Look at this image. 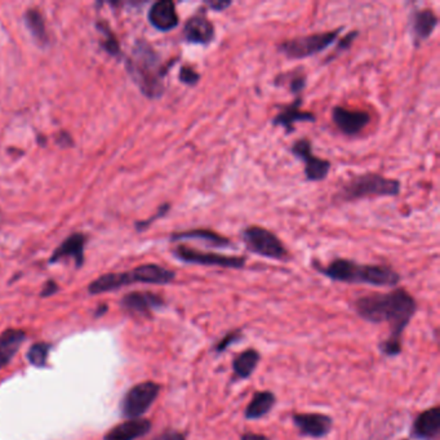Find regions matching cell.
I'll list each match as a JSON object with an SVG mask.
<instances>
[{
	"mask_svg": "<svg viewBox=\"0 0 440 440\" xmlns=\"http://www.w3.org/2000/svg\"><path fill=\"white\" fill-rule=\"evenodd\" d=\"M173 63L174 61L163 65L157 51L147 41H138L127 69L145 96L157 100L164 93V78Z\"/></svg>",
	"mask_w": 440,
	"mask_h": 440,
	"instance_id": "obj_3",
	"label": "cell"
},
{
	"mask_svg": "<svg viewBox=\"0 0 440 440\" xmlns=\"http://www.w3.org/2000/svg\"><path fill=\"white\" fill-rule=\"evenodd\" d=\"M276 403V398L274 392H268V390L257 392L252 397L251 402L248 403L247 408L244 411V417L249 421L260 420L273 411Z\"/></svg>",
	"mask_w": 440,
	"mask_h": 440,
	"instance_id": "obj_23",
	"label": "cell"
},
{
	"mask_svg": "<svg viewBox=\"0 0 440 440\" xmlns=\"http://www.w3.org/2000/svg\"><path fill=\"white\" fill-rule=\"evenodd\" d=\"M172 253L179 261L185 262L189 265L241 270L247 263V257L244 256L221 255L216 252H204V251H199L195 248L187 247L185 244L174 248Z\"/></svg>",
	"mask_w": 440,
	"mask_h": 440,
	"instance_id": "obj_8",
	"label": "cell"
},
{
	"mask_svg": "<svg viewBox=\"0 0 440 440\" xmlns=\"http://www.w3.org/2000/svg\"><path fill=\"white\" fill-rule=\"evenodd\" d=\"M241 440H270V438L262 434L244 433L241 435Z\"/></svg>",
	"mask_w": 440,
	"mask_h": 440,
	"instance_id": "obj_36",
	"label": "cell"
},
{
	"mask_svg": "<svg viewBox=\"0 0 440 440\" xmlns=\"http://www.w3.org/2000/svg\"><path fill=\"white\" fill-rule=\"evenodd\" d=\"M184 39L189 44L209 46L216 39L214 22L206 16V8H199L197 14L189 17L184 26Z\"/></svg>",
	"mask_w": 440,
	"mask_h": 440,
	"instance_id": "obj_11",
	"label": "cell"
},
{
	"mask_svg": "<svg viewBox=\"0 0 440 440\" xmlns=\"http://www.w3.org/2000/svg\"><path fill=\"white\" fill-rule=\"evenodd\" d=\"M411 34L416 47L421 46V43L426 41L434 34L435 28L439 25V17L430 8L414 9L411 19Z\"/></svg>",
	"mask_w": 440,
	"mask_h": 440,
	"instance_id": "obj_16",
	"label": "cell"
},
{
	"mask_svg": "<svg viewBox=\"0 0 440 440\" xmlns=\"http://www.w3.org/2000/svg\"><path fill=\"white\" fill-rule=\"evenodd\" d=\"M292 421L298 433L314 439L327 436L333 427V420L322 413H296L292 416Z\"/></svg>",
	"mask_w": 440,
	"mask_h": 440,
	"instance_id": "obj_14",
	"label": "cell"
},
{
	"mask_svg": "<svg viewBox=\"0 0 440 440\" xmlns=\"http://www.w3.org/2000/svg\"><path fill=\"white\" fill-rule=\"evenodd\" d=\"M26 340V333L22 330H7L0 335V370L9 365Z\"/></svg>",
	"mask_w": 440,
	"mask_h": 440,
	"instance_id": "obj_22",
	"label": "cell"
},
{
	"mask_svg": "<svg viewBox=\"0 0 440 440\" xmlns=\"http://www.w3.org/2000/svg\"><path fill=\"white\" fill-rule=\"evenodd\" d=\"M149 22L159 31H171L179 23L176 4L172 0H159L149 11Z\"/></svg>",
	"mask_w": 440,
	"mask_h": 440,
	"instance_id": "obj_18",
	"label": "cell"
},
{
	"mask_svg": "<svg viewBox=\"0 0 440 440\" xmlns=\"http://www.w3.org/2000/svg\"><path fill=\"white\" fill-rule=\"evenodd\" d=\"M290 152L295 158L303 163V174L309 182H322L328 177L330 172V160L319 158L313 154V144L309 138L297 140L290 146Z\"/></svg>",
	"mask_w": 440,
	"mask_h": 440,
	"instance_id": "obj_10",
	"label": "cell"
},
{
	"mask_svg": "<svg viewBox=\"0 0 440 440\" xmlns=\"http://www.w3.org/2000/svg\"><path fill=\"white\" fill-rule=\"evenodd\" d=\"M174 279L176 273L173 270L163 268L157 263H146L127 273H110L100 276L95 282L90 283L88 290L90 295H100L125 286H131L133 283L165 286L174 282Z\"/></svg>",
	"mask_w": 440,
	"mask_h": 440,
	"instance_id": "obj_4",
	"label": "cell"
},
{
	"mask_svg": "<svg viewBox=\"0 0 440 440\" xmlns=\"http://www.w3.org/2000/svg\"><path fill=\"white\" fill-rule=\"evenodd\" d=\"M84 244H85L84 235L79 233L70 235L69 238L56 249L55 253L49 260V263H56L66 257H71L75 261L76 268H80L84 263Z\"/></svg>",
	"mask_w": 440,
	"mask_h": 440,
	"instance_id": "obj_21",
	"label": "cell"
},
{
	"mask_svg": "<svg viewBox=\"0 0 440 440\" xmlns=\"http://www.w3.org/2000/svg\"><path fill=\"white\" fill-rule=\"evenodd\" d=\"M49 350H51V345L44 344V342H38L34 344L28 351V363L34 365L36 368H43L47 365V359H48Z\"/></svg>",
	"mask_w": 440,
	"mask_h": 440,
	"instance_id": "obj_27",
	"label": "cell"
},
{
	"mask_svg": "<svg viewBox=\"0 0 440 440\" xmlns=\"http://www.w3.org/2000/svg\"><path fill=\"white\" fill-rule=\"evenodd\" d=\"M241 337H243V336H241V330H233V332H230V333H226L224 337L221 338L220 342L216 345L214 351L219 352V354H220V352H224V351H226L231 345L238 342Z\"/></svg>",
	"mask_w": 440,
	"mask_h": 440,
	"instance_id": "obj_30",
	"label": "cell"
},
{
	"mask_svg": "<svg viewBox=\"0 0 440 440\" xmlns=\"http://www.w3.org/2000/svg\"><path fill=\"white\" fill-rule=\"evenodd\" d=\"M171 241H198L204 243L208 247L221 248V249L222 248L226 249V248H231L235 246L230 238H227L225 235H221L220 233L211 230V229H204V227L173 233L171 235Z\"/></svg>",
	"mask_w": 440,
	"mask_h": 440,
	"instance_id": "obj_17",
	"label": "cell"
},
{
	"mask_svg": "<svg viewBox=\"0 0 440 440\" xmlns=\"http://www.w3.org/2000/svg\"><path fill=\"white\" fill-rule=\"evenodd\" d=\"M314 268L333 282L395 287L402 281L398 271L386 265H365L347 258H335L327 266L314 262Z\"/></svg>",
	"mask_w": 440,
	"mask_h": 440,
	"instance_id": "obj_2",
	"label": "cell"
},
{
	"mask_svg": "<svg viewBox=\"0 0 440 440\" xmlns=\"http://www.w3.org/2000/svg\"><path fill=\"white\" fill-rule=\"evenodd\" d=\"M152 430V422L145 419L127 420L110 429L103 440H136Z\"/></svg>",
	"mask_w": 440,
	"mask_h": 440,
	"instance_id": "obj_20",
	"label": "cell"
},
{
	"mask_svg": "<svg viewBox=\"0 0 440 440\" xmlns=\"http://www.w3.org/2000/svg\"><path fill=\"white\" fill-rule=\"evenodd\" d=\"M97 28L101 30V33L105 35V43L103 47L112 56L120 55V48H119V43H117L115 35L111 33L110 28H108L106 23H98Z\"/></svg>",
	"mask_w": 440,
	"mask_h": 440,
	"instance_id": "obj_28",
	"label": "cell"
},
{
	"mask_svg": "<svg viewBox=\"0 0 440 440\" xmlns=\"http://www.w3.org/2000/svg\"><path fill=\"white\" fill-rule=\"evenodd\" d=\"M358 35L359 33L357 30H352L350 33H347V34L345 35L344 38L340 39V41H338L337 47L335 49V55L332 56L330 58H335L336 56H340L341 53L346 52V51H349L351 46H352V43L355 41V38H357Z\"/></svg>",
	"mask_w": 440,
	"mask_h": 440,
	"instance_id": "obj_31",
	"label": "cell"
},
{
	"mask_svg": "<svg viewBox=\"0 0 440 440\" xmlns=\"http://www.w3.org/2000/svg\"><path fill=\"white\" fill-rule=\"evenodd\" d=\"M303 103V97L298 96L295 97V100L288 105L279 106L281 111L273 117L271 124L274 127H281L287 135H290L296 131V127H295L296 123H301V122L315 123L317 117L314 112L301 110Z\"/></svg>",
	"mask_w": 440,
	"mask_h": 440,
	"instance_id": "obj_13",
	"label": "cell"
},
{
	"mask_svg": "<svg viewBox=\"0 0 440 440\" xmlns=\"http://www.w3.org/2000/svg\"><path fill=\"white\" fill-rule=\"evenodd\" d=\"M120 305L125 311L136 315H150L152 311L164 306V298L152 292H132L122 298Z\"/></svg>",
	"mask_w": 440,
	"mask_h": 440,
	"instance_id": "obj_15",
	"label": "cell"
},
{
	"mask_svg": "<svg viewBox=\"0 0 440 440\" xmlns=\"http://www.w3.org/2000/svg\"><path fill=\"white\" fill-rule=\"evenodd\" d=\"M402 192L399 179L385 177L379 173H362L347 179L338 190V201L351 203L371 198H394Z\"/></svg>",
	"mask_w": 440,
	"mask_h": 440,
	"instance_id": "obj_5",
	"label": "cell"
},
{
	"mask_svg": "<svg viewBox=\"0 0 440 440\" xmlns=\"http://www.w3.org/2000/svg\"><path fill=\"white\" fill-rule=\"evenodd\" d=\"M276 85H288L289 90L295 97L301 96L306 87V74L303 69L292 70L288 73H282L274 79Z\"/></svg>",
	"mask_w": 440,
	"mask_h": 440,
	"instance_id": "obj_25",
	"label": "cell"
},
{
	"mask_svg": "<svg viewBox=\"0 0 440 440\" xmlns=\"http://www.w3.org/2000/svg\"><path fill=\"white\" fill-rule=\"evenodd\" d=\"M413 436L420 440H435L440 433V408L433 407L421 412L414 420Z\"/></svg>",
	"mask_w": 440,
	"mask_h": 440,
	"instance_id": "obj_19",
	"label": "cell"
},
{
	"mask_svg": "<svg viewBox=\"0 0 440 440\" xmlns=\"http://www.w3.org/2000/svg\"><path fill=\"white\" fill-rule=\"evenodd\" d=\"M200 79H201V75H200L197 70L193 69L192 66L185 65V66H182V68L179 69V80L182 83V84L187 85V87H195V85H198Z\"/></svg>",
	"mask_w": 440,
	"mask_h": 440,
	"instance_id": "obj_29",
	"label": "cell"
},
{
	"mask_svg": "<svg viewBox=\"0 0 440 440\" xmlns=\"http://www.w3.org/2000/svg\"><path fill=\"white\" fill-rule=\"evenodd\" d=\"M241 239L248 252L253 255L276 261H287L289 258L288 249L284 243L266 227L258 225L244 227L241 231Z\"/></svg>",
	"mask_w": 440,
	"mask_h": 440,
	"instance_id": "obj_6",
	"label": "cell"
},
{
	"mask_svg": "<svg viewBox=\"0 0 440 440\" xmlns=\"http://www.w3.org/2000/svg\"><path fill=\"white\" fill-rule=\"evenodd\" d=\"M106 310H108V308H106V306H103V308H101V309L98 310V311H97V317H101V315H103V313H105V311H106Z\"/></svg>",
	"mask_w": 440,
	"mask_h": 440,
	"instance_id": "obj_37",
	"label": "cell"
},
{
	"mask_svg": "<svg viewBox=\"0 0 440 440\" xmlns=\"http://www.w3.org/2000/svg\"><path fill=\"white\" fill-rule=\"evenodd\" d=\"M159 392L160 385L152 381H146L133 386L122 400V416L128 420L140 419L150 409V407L158 398Z\"/></svg>",
	"mask_w": 440,
	"mask_h": 440,
	"instance_id": "obj_9",
	"label": "cell"
},
{
	"mask_svg": "<svg viewBox=\"0 0 440 440\" xmlns=\"http://www.w3.org/2000/svg\"><path fill=\"white\" fill-rule=\"evenodd\" d=\"M355 311L365 322L389 323L390 336L379 345L386 357H397L402 352L403 332L417 313V301L404 288H395L387 293H370L359 297L354 303Z\"/></svg>",
	"mask_w": 440,
	"mask_h": 440,
	"instance_id": "obj_1",
	"label": "cell"
},
{
	"mask_svg": "<svg viewBox=\"0 0 440 440\" xmlns=\"http://www.w3.org/2000/svg\"><path fill=\"white\" fill-rule=\"evenodd\" d=\"M342 30L344 28H338L332 31L301 35L292 39H287L278 46V51L289 60L309 58L330 48V46L337 41Z\"/></svg>",
	"mask_w": 440,
	"mask_h": 440,
	"instance_id": "obj_7",
	"label": "cell"
},
{
	"mask_svg": "<svg viewBox=\"0 0 440 440\" xmlns=\"http://www.w3.org/2000/svg\"><path fill=\"white\" fill-rule=\"evenodd\" d=\"M150 440H186L185 434L177 431V430H165L163 433L159 434Z\"/></svg>",
	"mask_w": 440,
	"mask_h": 440,
	"instance_id": "obj_34",
	"label": "cell"
},
{
	"mask_svg": "<svg viewBox=\"0 0 440 440\" xmlns=\"http://www.w3.org/2000/svg\"><path fill=\"white\" fill-rule=\"evenodd\" d=\"M233 6L231 0H209L204 1V7L214 12H224Z\"/></svg>",
	"mask_w": 440,
	"mask_h": 440,
	"instance_id": "obj_33",
	"label": "cell"
},
{
	"mask_svg": "<svg viewBox=\"0 0 440 440\" xmlns=\"http://www.w3.org/2000/svg\"><path fill=\"white\" fill-rule=\"evenodd\" d=\"M332 122L345 136H358L371 123V115L367 111L350 110L344 106L332 109Z\"/></svg>",
	"mask_w": 440,
	"mask_h": 440,
	"instance_id": "obj_12",
	"label": "cell"
},
{
	"mask_svg": "<svg viewBox=\"0 0 440 440\" xmlns=\"http://www.w3.org/2000/svg\"><path fill=\"white\" fill-rule=\"evenodd\" d=\"M261 360V355L255 349H247L238 354L233 360V372L235 377L241 379H247L252 376L257 365Z\"/></svg>",
	"mask_w": 440,
	"mask_h": 440,
	"instance_id": "obj_24",
	"label": "cell"
},
{
	"mask_svg": "<svg viewBox=\"0 0 440 440\" xmlns=\"http://www.w3.org/2000/svg\"><path fill=\"white\" fill-rule=\"evenodd\" d=\"M169 209H171V206L167 203V204H163V206L159 208L158 214H154L152 219H149V220L146 221H140L136 224V227H137L138 231H144L146 230L147 227L152 225V222H155V221L159 220V219H162V217H164L165 214L169 212Z\"/></svg>",
	"mask_w": 440,
	"mask_h": 440,
	"instance_id": "obj_32",
	"label": "cell"
},
{
	"mask_svg": "<svg viewBox=\"0 0 440 440\" xmlns=\"http://www.w3.org/2000/svg\"><path fill=\"white\" fill-rule=\"evenodd\" d=\"M57 290H58V286L56 284V282H53V281H48V282L46 283V286H44L43 290H41V296H52V295H55Z\"/></svg>",
	"mask_w": 440,
	"mask_h": 440,
	"instance_id": "obj_35",
	"label": "cell"
},
{
	"mask_svg": "<svg viewBox=\"0 0 440 440\" xmlns=\"http://www.w3.org/2000/svg\"><path fill=\"white\" fill-rule=\"evenodd\" d=\"M25 22H26V26L30 30V33L34 36L35 41H38L41 46L48 43V34H47L46 23L43 20V16L38 9H28L25 14Z\"/></svg>",
	"mask_w": 440,
	"mask_h": 440,
	"instance_id": "obj_26",
	"label": "cell"
}]
</instances>
